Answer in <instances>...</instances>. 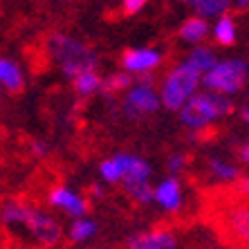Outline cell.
<instances>
[{"label": "cell", "instance_id": "obj_1", "mask_svg": "<svg viewBox=\"0 0 249 249\" xmlns=\"http://www.w3.org/2000/svg\"><path fill=\"white\" fill-rule=\"evenodd\" d=\"M47 50H50V56L56 63V68L68 79H74L81 72L99 68L97 52L88 43H83L81 38H76V36L52 34L50 41H47Z\"/></svg>", "mask_w": 249, "mask_h": 249}, {"label": "cell", "instance_id": "obj_2", "mask_svg": "<svg viewBox=\"0 0 249 249\" xmlns=\"http://www.w3.org/2000/svg\"><path fill=\"white\" fill-rule=\"evenodd\" d=\"M202 88V76L197 74L196 70L182 63L173 65L164 74L162 83H160V99L162 106L171 112H180Z\"/></svg>", "mask_w": 249, "mask_h": 249}, {"label": "cell", "instance_id": "obj_3", "mask_svg": "<svg viewBox=\"0 0 249 249\" xmlns=\"http://www.w3.org/2000/svg\"><path fill=\"white\" fill-rule=\"evenodd\" d=\"M231 112V99L222 94L200 90L196 97L180 110V122L191 130H202V128L215 124L218 119Z\"/></svg>", "mask_w": 249, "mask_h": 249}, {"label": "cell", "instance_id": "obj_4", "mask_svg": "<svg viewBox=\"0 0 249 249\" xmlns=\"http://www.w3.org/2000/svg\"><path fill=\"white\" fill-rule=\"evenodd\" d=\"M249 79V63L240 56L222 58L213 65V70H209L202 76V88H207L209 92L222 94V97H231V94L240 92Z\"/></svg>", "mask_w": 249, "mask_h": 249}, {"label": "cell", "instance_id": "obj_5", "mask_svg": "<svg viewBox=\"0 0 249 249\" xmlns=\"http://www.w3.org/2000/svg\"><path fill=\"white\" fill-rule=\"evenodd\" d=\"M162 106V99H160V92L153 88V76H137V83H135L128 92H124V115L133 122H139V119H146V117L155 115Z\"/></svg>", "mask_w": 249, "mask_h": 249}, {"label": "cell", "instance_id": "obj_6", "mask_svg": "<svg viewBox=\"0 0 249 249\" xmlns=\"http://www.w3.org/2000/svg\"><path fill=\"white\" fill-rule=\"evenodd\" d=\"M23 227L29 231V236L34 238V243H38L41 247H52L63 236V227L58 225L56 218L50 215L47 211H43V209L34 207V204H29Z\"/></svg>", "mask_w": 249, "mask_h": 249}, {"label": "cell", "instance_id": "obj_7", "mask_svg": "<svg viewBox=\"0 0 249 249\" xmlns=\"http://www.w3.org/2000/svg\"><path fill=\"white\" fill-rule=\"evenodd\" d=\"M162 63H164V54L157 47H130L119 58L122 70L128 72V74H133L135 79L151 74L153 70H157Z\"/></svg>", "mask_w": 249, "mask_h": 249}, {"label": "cell", "instance_id": "obj_8", "mask_svg": "<svg viewBox=\"0 0 249 249\" xmlns=\"http://www.w3.org/2000/svg\"><path fill=\"white\" fill-rule=\"evenodd\" d=\"M47 204L52 209H56V211H61V213L70 215L72 220L74 218H83L90 211V200L86 196H81L76 189H70V186H63V184L50 189Z\"/></svg>", "mask_w": 249, "mask_h": 249}, {"label": "cell", "instance_id": "obj_9", "mask_svg": "<svg viewBox=\"0 0 249 249\" xmlns=\"http://www.w3.org/2000/svg\"><path fill=\"white\" fill-rule=\"evenodd\" d=\"M222 229L238 245L249 249V207L247 204H229L220 213Z\"/></svg>", "mask_w": 249, "mask_h": 249}, {"label": "cell", "instance_id": "obj_10", "mask_svg": "<svg viewBox=\"0 0 249 249\" xmlns=\"http://www.w3.org/2000/svg\"><path fill=\"white\" fill-rule=\"evenodd\" d=\"M153 202L166 213H178L182 204H184V186H182L180 178L168 175V178L157 182L155 193H153Z\"/></svg>", "mask_w": 249, "mask_h": 249}, {"label": "cell", "instance_id": "obj_11", "mask_svg": "<svg viewBox=\"0 0 249 249\" xmlns=\"http://www.w3.org/2000/svg\"><path fill=\"white\" fill-rule=\"evenodd\" d=\"M122 155V164H124V189L137 184H148L153 178V166L148 164V160H144L142 155L135 153H119Z\"/></svg>", "mask_w": 249, "mask_h": 249}, {"label": "cell", "instance_id": "obj_12", "mask_svg": "<svg viewBox=\"0 0 249 249\" xmlns=\"http://www.w3.org/2000/svg\"><path fill=\"white\" fill-rule=\"evenodd\" d=\"M126 249H178V238L166 229H148L128 238Z\"/></svg>", "mask_w": 249, "mask_h": 249}, {"label": "cell", "instance_id": "obj_13", "mask_svg": "<svg viewBox=\"0 0 249 249\" xmlns=\"http://www.w3.org/2000/svg\"><path fill=\"white\" fill-rule=\"evenodd\" d=\"M209 36H211V27H209L207 18H200V16L186 18L184 23L180 25V29H178V38L191 47L202 45Z\"/></svg>", "mask_w": 249, "mask_h": 249}, {"label": "cell", "instance_id": "obj_14", "mask_svg": "<svg viewBox=\"0 0 249 249\" xmlns=\"http://www.w3.org/2000/svg\"><path fill=\"white\" fill-rule=\"evenodd\" d=\"M207 173L211 180L222 182V184H236V182L243 178L240 166L229 162V160H225V157H220V155H213L207 160Z\"/></svg>", "mask_w": 249, "mask_h": 249}, {"label": "cell", "instance_id": "obj_15", "mask_svg": "<svg viewBox=\"0 0 249 249\" xmlns=\"http://www.w3.org/2000/svg\"><path fill=\"white\" fill-rule=\"evenodd\" d=\"M72 88H74L76 97L90 99L94 94L104 92V76L99 74L97 70H88V72H81L72 79Z\"/></svg>", "mask_w": 249, "mask_h": 249}, {"label": "cell", "instance_id": "obj_16", "mask_svg": "<svg viewBox=\"0 0 249 249\" xmlns=\"http://www.w3.org/2000/svg\"><path fill=\"white\" fill-rule=\"evenodd\" d=\"M184 63L191 70H196L200 76H204L209 70H213V65L218 63V58H215V52L211 50V47L197 45V47H191V52L186 54Z\"/></svg>", "mask_w": 249, "mask_h": 249}, {"label": "cell", "instance_id": "obj_17", "mask_svg": "<svg viewBox=\"0 0 249 249\" xmlns=\"http://www.w3.org/2000/svg\"><path fill=\"white\" fill-rule=\"evenodd\" d=\"M0 83H2V88H7L9 92H20V90H23L25 76L16 61L0 56Z\"/></svg>", "mask_w": 249, "mask_h": 249}, {"label": "cell", "instance_id": "obj_18", "mask_svg": "<svg viewBox=\"0 0 249 249\" xmlns=\"http://www.w3.org/2000/svg\"><path fill=\"white\" fill-rule=\"evenodd\" d=\"M99 231V225L97 220H92L90 215H83V218H74V220L70 222L68 227V238L72 243L81 245V243H88V240H92Z\"/></svg>", "mask_w": 249, "mask_h": 249}, {"label": "cell", "instance_id": "obj_19", "mask_svg": "<svg viewBox=\"0 0 249 249\" xmlns=\"http://www.w3.org/2000/svg\"><path fill=\"white\" fill-rule=\"evenodd\" d=\"M184 5H189L200 18H220L229 12L231 0H182Z\"/></svg>", "mask_w": 249, "mask_h": 249}, {"label": "cell", "instance_id": "obj_20", "mask_svg": "<svg viewBox=\"0 0 249 249\" xmlns=\"http://www.w3.org/2000/svg\"><path fill=\"white\" fill-rule=\"evenodd\" d=\"M238 38V29H236V20L229 14L215 18L213 23V41L222 47H231Z\"/></svg>", "mask_w": 249, "mask_h": 249}, {"label": "cell", "instance_id": "obj_21", "mask_svg": "<svg viewBox=\"0 0 249 249\" xmlns=\"http://www.w3.org/2000/svg\"><path fill=\"white\" fill-rule=\"evenodd\" d=\"M29 211V202H23V200H9V202L2 204L0 209V218L2 222L9 227H23L25 218H27Z\"/></svg>", "mask_w": 249, "mask_h": 249}, {"label": "cell", "instance_id": "obj_22", "mask_svg": "<svg viewBox=\"0 0 249 249\" xmlns=\"http://www.w3.org/2000/svg\"><path fill=\"white\" fill-rule=\"evenodd\" d=\"M135 83H137V79H135L133 74L119 70V72H112L110 76L104 79V90L106 92H128Z\"/></svg>", "mask_w": 249, "mask_h": 249}, {"label": "cell", "instance_id": "obj_23", "mask_svg": "<svg viewBox=\"0 0 249 249\" xmlns=\"http://www.w3.org/2000/svg\"><path fill=\"white\" fill-rule=\"evenodd\" d=\"M186 166H189V155L182 151L178 153H171L166 160V171L168 175H175V178H180V173H184Z\"/></svg>", "mask_w": 249, "mask_h": 249}, {"label": "cell", "instance_id": "obj_24", "mask_svg": "<svg viewBox=\"0 0 249 249\" xmlns=\"http://www.w3.org/2000/svg\"><path fill=\"white\" fill-rule=\"evenodd\" d=\"M146 2H148V0H122V9L128 14V16H133V14L144 9Z\"/></svg>", "mask_w": 249, "mask_h": 249}, {"label": "cell", "instance_id": "obj_25", "mask_svg": "<svg viewBox=\"0 0 249 249\" xmlns=\"http://www.w3.org/2000/svg\"><path fill=\"white\" fill-rule=\"evenodd\" d=\"M233 191L240 197H249V175H243V178L233 184Z\"/></svg>", "mask_w": 249, "mask_h": 249}, {"label": "cell", "instance_id": "obj_26", "mask_svg": "<svg viewBox=\"0 0 249 249\" xmlns=\"http://www.w3.org/2000/svg\"><path fill=\"white\" fill-rule=\"evenodd\" d=\"M88 196L92 197V200H101V197H104V186H101V184H92L90 189H88Z\"/></svg>", "mask_w": 249, "mask_h": 249}, {"label": "cell", "instance_id": "obj_27", "mask_svg": "<svg viewBox=\"0 0 249 249\" xmlns=\"http://www.w3.org/2000/svg\"><path fill=\"white\" fill-rule=\"evenodd\" d=\"M32 151H34L36 153V155H47V144H45V142H43V139H36V142H34V144H32Z\"/></svg>", "mask_w": 249, "mask_h": 249}, {"label": "cell", "instance_id": "obj_28", "mask_svg": "<svg viewBox=\"0 0 249 249\" xmlns=\"http://www.w3.org/2000/svg\"><path fill=\"white\" fill-rule=\"evenodd\" d=\"M233 5H236L238 12H247L249 9V0H231Z\"/></svg>", "mask_w": 249, "mask_h": 249}, {"label": "cell", "instance_id": "obj_29", "mask_svg": "<svg viewBox=\"0 0 249 249\" xmlns=\"http://www.w3.org/2000/svg\"><path fill=\"white\" fill-rule=\"evenodd\" d=\"M240 160H243L245 164H249V144H245L243 148H240Z\"/></svg>", "mask_w": 249, "mask_h": 249}, {"label": "cell", "instance_id": "obj_30", "mask_svg": "<svg viewBox=\"0 0 249 249\" xmlns=\"http://www.w3.org/2000/svg\"><path fill=\"white\" fill-rule=\"evenodd\" d=\"M243 119H245V124L249 126V108H245V110H243Z\"/></svg>", "mask_w": 249, "mask_h": 249}, {"label": "cell", "instance_id": "obj_31", "mask_svg": "<svg viewBox=\"0 0 249 249\" xmlns=\"http://www.w3.org/2000/svg\"><path fill=\"white\" fill-rule=\"evenodd\" d=\"M0 88H2V83H0Z\"/></svg>", "mask_w": 249, "mask_h": 249}]
</instances>
